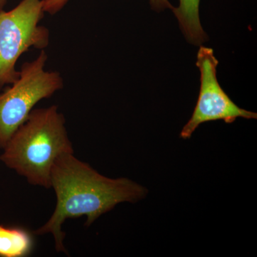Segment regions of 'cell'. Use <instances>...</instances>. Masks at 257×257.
Listing matches in <instances>:
<instances>
[{"mask_svg":"<svg viewBox=\"0 0 257 257\" xmlns=\"http://www.w3.org/2000/svg\"><path fill=\"white\" fill-rule=\"evenodd\" d=\"M69 0H42L43 10L51 15L57 14L67 5ZM152 9L162 11L165 9H173L169 0H150Z\"/></svg>","mask_w":257,"mask_h":257,"instance_id":"8","label":"cell"},{"mask_svg":"<svg viewBox=\"0 0 257 257\" xmlns=\"http://www.w3.org/2000/svg\"><path fill=\"white\" fill-rule=\"evenodd\" d=\"M47 58L42 50L35 60L23 63L18 79L0 94V148H4L39 101L63 88L60 72L45 70Z\"/></svg>","mask_w":257,"mask_h":257,"instance_id":"3","label":"cell"},{"mask_svg":"<svg viewBox=\"0 0 257 257\" xmlns=\"http://www.w3.org/2000/svg\"><path fill=\"white\" fill-rule=\"evenodd\" d=\"M0 160L32 185L50 188V173L60 155L74 153L65 118L57 106L33 109L3 148Z\"/></svg>","mask_w":257,"mask_h":257,"instance_id":"2","label":"cell"},{"mask_svg":"<svg viewBox=\"0 0 257 257\" xmlns=\"http://www.w3.org/2000/svg\"><path fill=\"white\" fill-rule=\"evenodd\" d=\"M32 248L33 239L27 230L0 224V256H27Z\"/></svg>","mask_w":257,"mask_h":257,"instance_id":"7","label":"cell"},{"mask_svg":"<svg viewBox=\"0 0 257 257\" xmlns=\"http://www.w3.org/2000/svg\"><path fill=\"white\" fill-rule=\"evenodd\" d=\"M8 0H0V11L4 10L5 5L7 4Z\"/></svg>","mask_w":257,"mask_h":257,"instance_id":"9","label":"cell"},{"mask_svg":"<svg viewBox=\"0 0 257 257\" xmlns=\"http://www.w3.org/2000/svg\"><path fill=\"white\" fill-rule=\"evenodd\" d=\"M199 3L200 0H179L178 8L172 9L187 42L194 45L208 40L199 19Z\"/></svg>","mask_w":257,"mask_h":257,"instance_id":"6","label":"cell"},{"mask_svg":"<svg viewBox=\"0 0 257 257\" xmlns=\"http://www.w3.org/2000/svg\"><path fill=\"white\" fill-rule=\"evenodd\" d=\"M197 57L200 90L192 116L182 128L180 138L188 140L199 125L208 121L223 120L226 124H231L239 117L256 119V113L240 108L221 88L216 77L219 62L212 49L201 46Z\"/></svg>","mask_w":257,"mask_h":257,"instance_id":"5","label":"cell"},{"mask_svg":"<svg viewBox=\"0 0 257 257\" xmlns=\"http://www.w3.org/2000/svg\"><path fill=\"white\" fill-rule=\"evenodd\" d=\"M45 12L42 0H22L10 11H0V92L20 76L17 62L30 49L44 50L50 31L40 25Z\"/></svg>","mask_w":257,"mask_h":257,"instance_id":"4","label":"cell"},{"mask_svg":"<svg viewBox=\"0 0 257 257\" xmlns=\"http://www.w3.org/2000/svg\"><path fill=\"white\" fill-rule=\"evenodd\" d=\"M50 185L57 196L55 210L46 224L35 231L53 235L56 250L65 252L62 226L67 219L86 216L89 226L119 203H135L146 197L148 190L131 179H110L98 173L74 156L60 155L52 166Z\"/></svg>","mask_w":257,"mask_h":257,"instance_id":"1","label":"cell"}]
</instances>
